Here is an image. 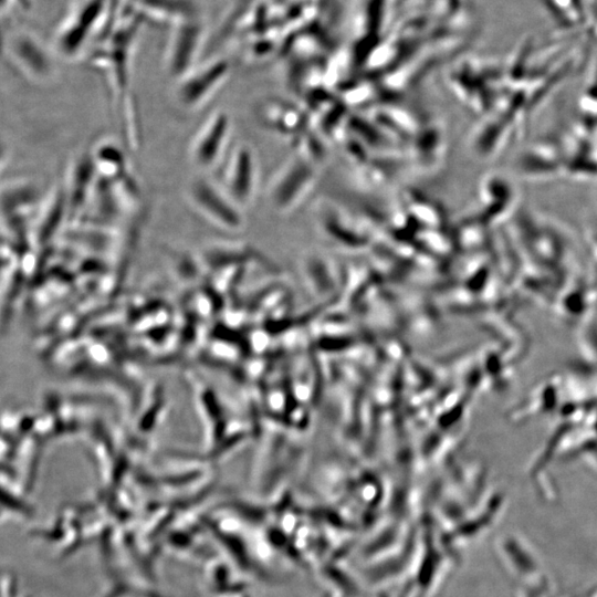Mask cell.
Segmentation results:
<instances>
[{
	"label": "cell",
	"instance_id": "cell-1",
	"mask_svg": "<svg viewBox=\"0 0 597 597\" xmlns=\"http://www.w3.org/2000/svg\"><path fill=\"white\" fill-rule=\"evenodd\" d=\"M190 207L207 222L228 232H239L245 226L243 210L214 181L196 177L186 187Z\"/></svg>",
	"mask_w": 597,
	"mask_h": 597
},
{
	"label": "cell",
	"instance_id": "cell-2",
	"mask_svg": "<svg viewBox=\"0 0 597 597\" xmlns=\"http://www.w3.org/2000/svg\"><path fill=\"white\" fill-rule=\"evenodd\" d=\"M259 167L253 149L239 143L231 148L223 160L219 187L243 211L255 198Z\"/></svg>",
	"mask_w": 597,
	"mask_h": 597
},
{
	"label": "cell",
	"instance_id": "cell-3",
	"mask_svg": "<svg viewBox=\"0 0 597 597\" xmlns=\"http://www.w3.org/2000/svg\"><path fill=\"white\" fill-rule=\"evenodd\" d=\"M232 122L223 109L212 112L196 132L190 146L191 163L200 170L216 168L229 153Z\"/></svg>",
	"mask_w": 597,
	"mask_h": 597
},
{
	"label": "cell",
	"instance_id": "cell-4",
	"mask_svg": "<svg viewBox=\"0 0 597 597\" xmlns=\"http://www.w3.org/2000/svg\"><path fill=\"white\" fill-rule=\"evenodd\" d=\"M313 179L311 169L298 159L286 163L273 177L268 198L271 206L279 212H287L306 195Z\"/></svg>",
	"mask_w": 597,
	"mask_h": 597
},
{
	"label": "cell",
	"instance_id": "cell-5",
	"mask_svg": "<svg viewBox=\"0 0 597 597\" xmlns=\"http://www.w3.org/2000/svg\"><path fill=\"white\" fill-rule=\"evenodd\" d=\"M228 75L224 64H213L185 77L176 88L177 103L187 111L205 106L220 90Z\"/></svg>",
	"mask_w": 597,
	"mask_h": 597
},
{
	"label": "cell",
	"instance_id": "cell-6",
	"mask_svg": "<svg viewBox=\"0 0 597 597\" xmlns=\"http://www.w3.org/2000/svg\"><path fill=\"white\" fill-rule=\"evenodd\" d=\"M93 164L105 180L122 178L125 171V158L121 149L113 143L103 142L100 145Z\"/></svg>",
	"mask_w": 597,
	"mask_h": 597
}]
</instances>
